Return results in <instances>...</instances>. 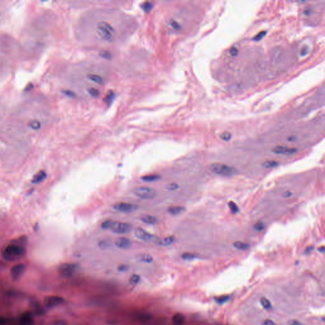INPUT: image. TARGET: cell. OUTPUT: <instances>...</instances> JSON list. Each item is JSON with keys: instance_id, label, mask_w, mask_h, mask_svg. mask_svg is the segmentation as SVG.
I'll list each match as a JSON object with an SVG mask.
<instances>
[{"instance_id": "obj_1", "label": "cell", "mask_w": 325, "mask_h": 325, "mask_svg": "<svg viewBox=\"0 0 325 325\" xmlns=\"http://www.w3.org/2000/svg\"><path fill=\"white\" fill-rule=\"evenodd\" d=\"M95 31L101 40L107 42L113 41L116 35V30L114 27L105 20H102L97 23Z\"/></svg>"}, {"instance_id": "obj_2", "label": "cell", "mask_w": 325, "mask_h": 325, "mask_svg": "<svg viewBox=\"0 0 325 325\" xmlns=\"http://www.w3.org/2000/svg\"><path fill=\"white\" fill-rule=\"evenodd\" d=\"M25 252L24 247L12 244L6 246L2 252V257L7 261L13 262L22 257Z\"/></svg>"}, {"instance_id": "obj_3", "label": "cell", "mask_w": 325, "mask_h": 325, "mask_svg": "<svg viewBox=\"0 0 325 325\" xmlns=\"http://www.w3.org/2000/svg\"><path fill=\"white\" fill-rule=\"evenodd\" d=\"M101 227L104 229H110L112 232L119 234V235L127 234L130 232L132 229V226L130 224L111 220L104 222L101 225Z\"/></svg>"}, {"instance_id": "obj_4", "label": "cell", "mask_w": 325, "mask_h": 325, "mask_svg": "<svg viewBox=\"0 0 325 325\" xmlns=\"http://www.w3.org/2000/svg\"><path fill=\"white\" fill-rule=\"evenodd\" d=\"M211 170L216 174L225 176L231 177L237 174V170L232 166H228L227 164H222L219 163H215L211 164Z\"/></svg>"}, {"instance_id": "obj_5", "label": "cell", "mask_w": 325, "mask_h": 325, "mask_svg": "<svg viewBox=\"0 0 325 325\" xmlns=\"http://www.w3.org/2000/svg\"><path fill=\"white\" fill-rule=\"evenodd\" d=\"M134 194L138 198L144 199H153L156 196V191L150 187H139L134 190Z\"/></svg>"}, {"instance_id": "obj_6", "label": "cell", "mask_w": 325, "mask_h": 325, "mask_svg": "<svg viewBox=\"0 0 325 325\" xmlns=\"http://www.w3.org/2000/svg\"><path fill=\"white\" fill-rule=\"evenodd\" d=\"M135 236L142 241L145 242H156L159 241L158 238L155 236L151 235V233L147 232L142 228H137L134 231Z\"/></svg>"}, {"instance_id": "obj_7", "label": "cell", "mask_w": 325, "mask_h": 325, "mask_svg": "<svg viewBox=\"0 0 325 325\" xmlns=\"http://www.w3.org/2000/svg\"><path fill=\"white\" fill-rule=\"evenodd\" d=\"M76 266L73 263H64L60 266L59 272L60 275L63 278H69L76 271Z\"/></svg>"}, {"instance_id": "obj_8", "label": "cell", "mask_w": 325, "mask_h": 325, "mask_svg": "<svg viewBox=\"0 0 325 325\" xmlns=\"http://www.w3.org/2000/svg\"><path fill=\"white\" fill-rule=\"evenodd\" d=\"M44 304L47 307H54L63 304L64 298L59 296H48L44 298Z\"/></svg>"}, {"instance_id": "obj_9", "label": "cell", "mask_w": 325, "mask_h": 325, "mask_svg": "<svg viewBox=\"0 0 325 325\" xmlns=\"http://www.w3.org/2000/svg\"><path fill=\"white\" fill-rule=\"evenodd\" d=\"M25 271V266L24 264L20 263L14 266L10 270V276L12 279L17 281L19 279L21 276L23 275Z\"/></svg>"}, {"instance_id": "obj_10", "label": "cell", "mask_w": 325, "mask_h": 325, "mask_svg": "<svg viewBox=\"0 0 325 325\" xmlns=\"http://www.w3.org/2000/svg\"><path fill=\"white\" fill-rule=\"evenodd\" d=\"M114 208L121 212H133L138 209V206L128 203H118L114 205Z\"/></svg>"}, {"instance_id": "obj_11", "label": "cell", "mask_w": 325, "mask_h": 325, "mask_svg": "<svg viewBox=\"0 0 325 325\" xmlns=\"http://www.w3.org/2000/svg\"><path fill=\"white\" fill-rule=\"evenodd\" d=\"M297 151V149L290 148V147L284 146H278L272 149V152L274 153L283 155H292L295 153Z\"/></svg>"}, {"instance_id": "obj_12", "label": "cell", "mask_w": 325, "mask_h": 325, "mask_svg": "<svg viewBox=\"0 0 325 325\" xmlns=\"http://www.w3.org/2000/svg\"><path fill=\"white\" fill-rule=\"evenodd\" d=\"M115 245L120 249H128L132 245V241L127 237H118L115 241Z\"/></svg>"}, {"instance_id": "obj_13", "label": "cell", "mask_w": 325, "mask_h": 325, "mask_svg": "<svg viewBox=\"0 0 325 325\" xmlns=\"http://www.w3.org/2000/svg\"><path fill=\"white\" fill-rule=\"evenodd\" d=\"M185 210V208L181 206H173L168 208V211L172 215H179L182 214Z\"/></svg>"}, {"instance_id": "obj_14", "label": "cell", "mask_w": 325, "mask_h": 325, "mask_svg": "<svg viewBox=\"0 0 325 325\" xmlns=\"http://www.w3.org/2000/svg\"><path fill=\"white\" fill-rule=\"evenodd\" d=\"M33 322L32 315L29 313H25L21 316L20 324L21 325H31Z\"/></svg>"}, {"instance_id": "obj_15", "label": "cell", "mask_w": 325, "mask_h": 325, "mask_svg": "<svg viewBox=\"0 0 325 325\" xmlns=\"http://www.w3.org/2000/svg\"><path fill=\"white\" fill-rule=\"evenodd\" d=\"M46 178V173L45 171L41 170L39 172H38L34 176L32 182L34 184H39L41 182H43L44 180H45Z\"/></svg>"}, {"instance_id": "obj_16", "label": "cell", "mask_w": 325, "mask_h": 325, "mask_svg": "<svg viewBox=\"0 0 325 325\" xmlns=\"http://www.w3.org/2000/svg\"><path fill=\"white\" fill-rule=\"evenodd\" d=\"M185 320L184 316L180 313H177L172 317V322L174 325H183Z\"/></svg>"}, {"instance_id": "obj_17", "label": "cell", "mask_w": 325, "mask_h": 325, "mask_svg": "<svg viewBox=\"0 0 325 325\" xmlns=\"http://www.w3.org/2000/svg\"><path fill=\"white\" fill-rule=\"evenodd\" d=\"M87 77L90 80L92 81L95 83L99 85H102L104 83V77L98 75H96V74H89V75H87Z\"/></svg>"}, {"instance_id": "obj_18", "label": "cell", "mask_w": 325, "mask_h": 325, "mask_svg": "<svg viewBox=\"0 0 325 325\" xmlns=\"http://www.w3.org/2000/svg\"><path fill=\"white\" fill-rule=\"evenodd\" d=\"M175 238L173 236H168L164 237L163 240H159L158 241V243L161 246H168L173 243L175 242Z\"/></svg>"}, {"instance_id": "obj_19", "label": "cell", "mask_w": 325, "mask_h": 325, "mask_svg": "<svg viewBox=\"0 0 325 325\" xmlns=\"http://www.w3.org/2000/svg\"><path fill=\"white\" fill-rule=\"evenodd\" d=\"M141 220L143 222L147 224L153 225L157 222V219L156 217L151 215H145L141 218Z\"/></svg>"}, {"instance_id": "obj_20", "label": "cell", "mask_w": 325, "mask_h": 325, "mask_svg": "<svg viewBox=\"0 0 325 325\" xmlns=\"http://www.w3.org/2000/svg\"><path fill=\"white\" fill-rule=\"evenodd\" d=\"M233 245L236 248L240 250H246L250 248L248 244L241 241H236L235 242H234Z\"/></svg>"}, {"instance_id": "obj_21", "label": "cell", "mask_w": 325, "mask_h": 325, "mask_svg": "<svg viewBox=\"0 0 325 325\" xmlns=\"http://www.w3.org/2000/svg\"><path fill=\"white\" fill-rule=\"evenodd\" d=\"M161 179V177L158 175H149L142 177V180L144 182H154Z\"/></svg>"}, {"instance_id": "obj_22", "label": "cell", "mask_w": 325, "mask_h": 325, "mask_svg": "<svg viewBox=\"0 0 325 325\" xmlns=\"http://www.w3.org/2000/svg\"><path fill=\"white\" fill-rule=\"evenodd\" d=\"M139 260L145 263H151L153 261V258L149 254H142L139 256Z\"/></svg>"}, {"instance_id": "obj_23", "label": "cell", "mask_w": 325, "mask_h": 325, "mask_svg": "<svg viewBox=\"0 0 325 325\" xmlns=\"http://www.w3.org/2000/svg\"><path fill=\"white\" fill-rule=\"evenodd\" d=\"M261 304L263 308L267 310H269L271 308L272 305L271 302L266 297H262L261 299Z\"/></svg>"}, {"instance_id": "obj_24", "label": "cell", "mask_w": 325, "mask_h": 325, "mask_svg": "<svg viewBox=\"0 0 325 325\" xmlns=\"http://www.w3.org/2000/svg\"><path fill=\"white\" fill-rule=\"evenodd\" d=\"M29 127H31L32 129H33V130H39V129H40V128H41V123H40L39 121H37V120H33V121H30V123H29Z\"/></svg>"}, {"instance_id": "obj_25", "label": "cell", "mask_w": 325, "mask_h": 325, "mask_svg": "<svg viewBox=\"0 0 325 325\" xmlns=\"http://www.w3.org/2000/svg\"><path fill=\"white\" fill-rule=\"evenodd\" d=\"M229 299V297L228 295H222L215 298V301L219 304H223L224 303L227 302Z\"/></svg>"}, {"instance_id": "obj_26", "label": "cell", "mask_w": 325, "mask_h": 325, "mask_svg": "<svg viewBox=\"0 0 325 325\" xmlns=\"http://www.w3.org/2000/svg\"><path fill=\"white\" fill-rule=\"evenodd\" d=\"M279 163L276 161H266L264 162L262 165L266 168H273L278 166Z\"/></svg>"}, {"instance_id": "obj_27", "label": "cell", "mask_w": 325, "mask_h": 325, "mask_svg": "<svg viewBox=\"0 0 325 325\" xmlns=\"http://www.w3.org/2000/svg\"><path fill=\"white\" fill-rule=\"evenodd\" d=\"M140 279V277L139 275L136 274H133L131 276L130 279V283L132 285H135L139 282Z\"/></svg>"}, {"instance_id": "obj_28", "label": "cell", "mask_w": 325, "mask_h": 325, "mask_svg": "<svg viewBox=\"0 0 325 325\" xmlns=\"http://www.w3.org/2000/svg\"><path fill=\"white\" fill-rule=\"evenodd\" d=\"M220 137L222 140L229 141L231 140L232 135H231V133L227 132H223L222 133L220 134Z\"/></svg>"}, {"instance_id": "obj_29", "label": "cell", "mask_w": 325, "mask_h": 325, "mask_svg": "<svg viewBox=\"0 0 325 325\" xmlns=\"http://www.w3.org/2000/svg\"><path fill=\"white\" fill-rule=\"evenodd\" d=\"M266 34H267V31H262L261 32H260L257 34L256 36L253 38V40L255 41H258L260 40H261L266 35Z\"/></svg>"}, {"instance_id": "obj_30", "label": "cell", "mask_w": 325, "mask_h": 325, "mask_svg": "<svg viewBox=\"0 0 325 325\" xmlns=\"http://www.w3.org/2000/svg\"><path fill=\"white\" fill-rule=\"evenodd\" d=\"M100 55H101V57L106 59H111L112 57L111 53L107 50H101V52H100Z\"/></svg>"}, {"instance_id": "obj_31", "label": "cell", "mask_w": 325, "mask_h": 325, "mask_svg": "<svg viewBox=\"0 0 325 325\" xmlns=\"http://www.w3.org/2000/svg\"><path fill=\"white\" fill-rule=\"evenodd\" d=\"M153 5V4L150 2H145L142 4V8L145 12H149L151 9H152Z\"/></svg>"}, {"instance_id": "obj_32", "label": "cell", "mask_w": 325, "mask_h": 325, "mask_svg": "<svg viewBox=\"0 0 325 325\" xmlns=\"http://www.w3.org/2000/svg\"><path fill=\"white\" fill-rule=\"evenodd\" d=\"M229 208H230L231 210L232 211V213L234 214H236L238 212V211H239V208H238L237 206L236 205V204L235 203H234L232 201H230L229 203Z\"/></svg>"}, {"instance_id": "obj_33", "label": "cell", "mask_w": 325, "mask_h": 325, "mask_svg": "<svg viewBox=\"0 0 325 325\" xmlns=\"http://www.w3.org/2000/svg\"><path fill=\"white\" fill-rule=\"evenodd\" d=\"M114 98V93L113 92H112V91H110V92H108V93L106 95V102H107L108 104H110L111 102H112V101H113V99Z\"/></svg>"}, {"instance_id": "obj_34", "label": "cell", "mask_w": 325, "mask_h": 325, "mask_svg": "<svg viewBox=\"0 0 325 325\" xmlns=\"http://www.w3.org/2000/svg\"><path fill=\"white\" fill-rule=\"evenodd\" d=\"M170 25H171V27L173 29H174L175 30H179L181 28V26L179 24V23L175 20H171L170 21Z\"/></svg>"}, {"instance_id": "obj_35", "label": "cell", "mask_w": 325, "mask_h": 325, "mask_svg": "<svg viewBox=\"0 0 325 325\" xmlns=\"http://www.w3.org/2000/svg\"><path fill=\"white\" fill-rule=\"evenodd\" d=\"M254 229L255 231L261 232L264 229V224L262 222H258L254 226Z\"/></svg>"}, {"instance_id": "obj_36", "label": "cell", "mask_w": 325, "mask_h": 325, "mask_svg": "<svg viewBox=\"0 0 325 325\" xmlns=\"http://www.w3.org/2000/svg\"><path fill=\"white\" fill-rule=\"evenodd\" d=\"M88 92L93 97H98L100 95L99 91L95 88H90L88 89Z\"/></svg>"}, {"instance_id": "obj_37", "label": "cell", "mask_w": 325, "mask_h": 325, "mask_svg": "<svg viewBox=\"0 0 325 325\" xmlns=\"http://www.w3.org/2000/svg\"><path fill=\"white\" fill-rule=\"evenodd\" d=\"M179 187V185L177 184H175V183H171V184H169L167 186H166V189L169 190H172V191H173V190H177V189H178Z\"/></svg>"}, {"instance_id": "obj_38", "label": "cell", "mask_w": 325, "mask_h": 325, "mask_svg": "<svg viewBox=\"0 0 325 325\" xmlns=\"http://www.w3.org/2000/svg\"><path fill=\"white\" fill-rule=\"evenodd\" d=\"M182 258H184V260H189V261H190V260L194 259L196 257H195V255H194L193 254L189 253H185L182 255Z\"/></svg>"}, {"instance_id": "obj_39", "label": "cell", "mask_w": 325, "mask_h": 325, "mask_svg": "<svg viewBox=\"0 0 325 325\" xmlns=\"http://www.w3.org/2000/svg\"><path fill=\"white\" fill-rule=\"evenodd\" d=\"M230 54L232 57H236V56L238 55V54H239V51H238L236 47L232 46L230 49Z\"/></svg>"}, {"instance_id": "obj_40", "label": "cell", "mask_w": 325, "mask_h": 325, "mask_svg": "<svg viewBox=\"0 0 325 325\" xmlns=\"http://www.w3.org/2000/svg\"><path fill=\"white\" fill-rule=\"evenodd\" d=\"M309 51V47L307 46H304V47L302 48L301 49V51H300V55L302 56V57H304V56L306 55L307 54V53H308Z\"/></svg>"}, {"instance_id": "obj_41", "label": "cell", "mask_w": 325, "mask_h": 325, "mask_svg": "<svg viewBox=\"0 0 325 325\" xmlns=\"http://www.w3.org/2000/svg\"><path fill=\"white\" fill-rule=\"evenodd\" d=\"M262 325H275V323L271 319H266L262 322Z\"/></svg>"}, {"instance_id": "obj_42", "label": "cell", "mask_w": 325, "mask_h": 325, "mask_svg": "<svg viewBox=\"0 0 325 325\" xmlns=\"http://www.w3.org/2000/svg\"><path fill=\"white\" fill-rule=\"evenodd\" d=\"M63 93L64 94H66V95H67V96L69 97H73L75 96V93H74L72 91H70V90H64L63 91Z\"/></svg>"}, {"instance_id": "obj_43", "label": "cell", "mask_w": 325, "mask_h": 325, "mask_svg": "<svg viewBox=\"0 0 325 325\" xmlns=\"http://www.w3.org/2000/svg\"><path fill=\"white\" fill-rule=\"evenodd\" d=\"M288 324L289 325H302L300 322H298V321H295V320L290 321Z\"/></svg>"}, {"instance_id": "obj_44", "label": "cell", "mask_w": 325, "mask_h": 325, "mask_svg": "<svg viewBox=\"0 0 325 325\" xmlns=\"http://www.w3.org/2000/svg\"><path fill=\"white\" fill-rule=\"evenodd\" d=\"M313 249H314V248H313V246H309V247H307V248L306 250H305V253L306 254H309L310 253L312 252V251L313 250Z\"/></svg>"}, {"instance_id": "obj_45", "label": "cell", "mask_w": 325, "mask_h": 325, "mask_svg": "<svg viewBox=\"0 0 325 325\" xmlns=\"http://www.w3.org/2000/svg\"><path fill=\"white\" fill-rule=\"evenodd\" d=\"M127 269H128V267L127 266H124V265L120 266L118 267V270L120 271H127Z\"/></svg>"}, {"instance_id": "obj_46", "label": "cell", "mask_w": 325, "mask_h": 325, "mask_svg": "<svg viewBox=\"0 0 325 325\" xmlns=\"http://www.w3.org/2000/svg\"><path fill=\"white\" fill-rule=\"evenodd\" d=\"M33 88V85L32 83H29V85H27V86H25V91H29V90H31Z\"/></svg>"}, {"instance_id": "obj_47", "label": "cell", "mask_w": 325, "mask_h": 325, "mask_svg": "<svg viewBox=\"0 0 325 325\" xmlns=\"http://www.w3.org/2000/svg\"><path fill=\"white\" fill-rule=\"evenodd\" d=\"M55 325H66V323L62 321H58L55 322Z\"/></svg>"}, {"instance_id": "obj_48", "label": "cell", "mask_w": 325, "mask_h": 325, "mask_svg": "<svg viewBox=\"0 0 325 325\" xmlns=\"http://www.w3.org/2000/svg\"><path fill=\"white\" fill-rule=\"evenodd\" d=\"M318 250H319V252H321V253H324V250H324V246L320 247V248L318 249Z\"/></svg>"}, {"instance_id": "obj_49", "label": "cell", "mask_w": 325, "mask_h": 325, "mask_svg": "<svg viewBox=\"0 0 325 325\" xmlns=\"http://www.w3.org/2000/svg\"><path fill=\"white\" fill-rule=\"evenodd\" d=\"M290 195H291V193H290V192H287V193H285L284 194V196H285V197H289V196H290Z\"/></svg>"}]
</instances>
